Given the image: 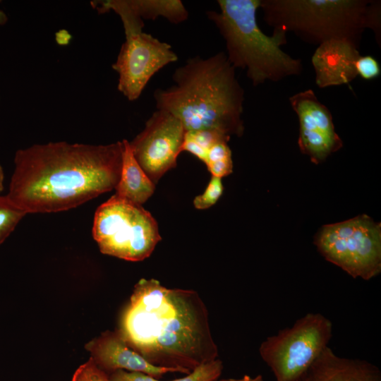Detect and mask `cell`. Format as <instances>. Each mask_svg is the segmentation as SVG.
<instances>
[{
    "mask_svg": "<svg viewBox=\"0 0 381 381\" xmlns=\"http://www.w3.org/2000/svg\"><path fill=\"white\" fill-rule=\"evenodd\" d=\"M4 171H3L2 167L0 164V193L4 189Z\"/></svg>",
    "mask_w": 381,
    "mask_h": 381,
    "instance_id": "obj_26",
    "label": "cell"
},
{
    "mask_svg": "<svg viewBox=\"0 0 381 381\" xmlns=\"http://www.w3.org/2000/svg\"><path fill=\"white\" fill-rule=\"evenodd\" d=\"M7 21V16L0 10V25H4Z\"/></svg>",
    "mask_w": 381,
    "mask_h": 381,
    "instance_id": "obj_27",
    "label": "cell"
},
{
    "mask_svg": "<svg viewBox=\"0 0 381 381\" xmlns=\"http://www.w3.org/2000/svg\"><path fill=\"white\" fill-rule=\"evenodd\" d=\"M128 7L143 20L162 17L175 24L188 19V12L180 0H125Z\"/></svg>",
    "mask_w": 381,
    "mask_h": 381,
    "instance_id": "obj_16",
    "label": "cell"
},
{
    "mask_svg": "<svg viewBox=\"0 0 381 381\" xmlns=\"http://www.w3.org/2000/svg\"><path fill=\"white\" fill-rule=\"evenodd\" d=\"M123 143L66 142L18 150L7 198L26 213L66 211L117 185Z\"/></svg>",
    "mask_w": 381,
    "mask_h": 381,
    "instance_id": "obj_1",
    "label": "cell"
},
{
    "mask_svg": "<svg viewBox=\"0 0 381 381\" xmlns=\"http://www.w3.org/2000/svg\"><path fill=\"white\" fill-rule=\"evenodd\" d=\"M71 381H110L107 373L101 370L90 357L73 373Z\"/></svg>",
    "mask_w": 381,
    "mask_h": 381,
    "instance_id": "obj_22",
    "label": "cell"
},
{
    "mask_svg": "<svg viewBox=\"0 0 381 381\" xmlns=\"http://www.w3.org/2000/svg\"><path fill=\"white\" fill-rule=\"evenodd\" d=\"M289 101L298 119V147L313 162H322L343 146L329 109L320 102L313 90L298 92Z\"/></svg>",
    "mask_w": 381,
    "mask_h": 381,
    "instance_id": "obj_11",
    "label": "cell"
},
{
    "mask_svg": "<svg viewBox=\"0 0 381 381\" xmlns=\"http://www.w3.org/2000/svg\"><path fill=\"white\" fill-rule=\"evenodd\" d=\"M185 134V128L178 118L169 111L157 109L144 129L129 142L135 160L155 185L176 166Z\"/></svg>",
    "mask_w": 381,
    "mask_h": 381,
    "instance_id": "obj_10",
    "label": "cell"
},
{
    "mask_svg": "<svg viewBox=\"0 0 381 381\" xmlns=\"http://www.w3.org/2000/svg\"><path fill=\"white\" fill-rule=\"evenodd\" d=\"M355 68L358 75L365 80H372L380 76L381 73L378 61L372 56H361L357 59Z\"/></svg>",
    "mask_w": 381,
    "mask_h": 381,
    "instance_id": "obj_23",
    "label": "cell"
},
{
    "mask_svg": "<svg viewBox=\"0 0 381 381\" xmlns=\"http://www.w3.org/2000/svg\"><path fill=\"white\" fill-rule=\"evenodd\" d=\"M92 236L103 254L133 262L148 258L161 240L152 214L115 194L95 211Z\"/></svg>",
    "mask_w": 381,
    "mask_h": 381,
    "instance_id": "obj_6",
    "label": "cell"
},
{
    "mask_svg": "<svg viewBox=\"0 0 381 381\" xmlns=\"http://www.w3.org/2000/svg\"><path fill=\"white\" fill-rule=\"evenodd\" d=\"M231 138L214 130L202 129L186 131L182 151H187L204 163L210 149L217 142L229 141Z\"/></svg>",
    "mask_w": 381,
    "mask_h": 381,
    "instance_id": "obj_17",
    "label": "cell"
},
{
    "mask_svg": "<svg viewBox=\"0 0 381 381\" xmlns=\"http://www.w3.org/2000/svg\"><path fill=\"white\" fill-rule=\"evenodd\" d=\"M219 381H263V379L261 375H258L255 377H251L246 375L240 378H226L222 379Z\"/></svg>",
    "mask_w": 381,
    "mask_h": 381,
    "instance_id": "obj_25",
    "label": "cell"
},
{
    "mask_svg": "<svg viewBox=\"0 0 381 381\" xmlns=\"http://www.w3.org/2000/svg\"><path fill=\"white\" fill-rule=\"evenodd\" d=\"M260 4L261 0H218L219 11L207 12L224 40L229 61L235 68L246 70L253 86L303 71L301 60L281 49L287 42L286 33L274 30L268 36L260 28L256 12Z\"/></svg>",
    "mask_w": 381,
    "mask_h": 381,
    "instance_id": "obj_4",
    "label": "cell"
},
{
    "mask_svg": "<svg viewBox=\"0 0 381 381\" xmlns=\"http://www.w3.org/2000/svg\"><path fill=\"white\" fill-rule=\"evenodd\" d=\"M314 243L326 260L353 278L369 280L381 272V225L365 214L323 226Z\"/></svg>",
    "mask_w": 381,
    "mask_h": 381,
    "instance_id": "obj_7",
    "label": "cell"
},
{
    "mask_svg": "<svg viewBox=\"0 0 381 381\" xmlns=\"http://www.w3.org/2000/svg\"><path fill=\"white\" fill-rule=\"evenodd\" d=\"M122 141V166L119 182L114 188L115 195L142 205L153 194L155 185L135 160L129 141Z\"/></svg>",
    "mask_w": 381,
    "mask_h": 381,
    "instance_id": "obj_15",
    "label": "cell"
},
{
    "mask_svg": "<svg viewBox=\"0 0 381 381\" xmlns=\"http://www.w3.org/2000/svg\"><path fill=\"white\" fill-rule=\"evenodd\" d=\"M110 381H161L147 374L118 370L109 375Z\"/></svg>",
    "mask_w": 381,
    "mask_h": 381,
    "instance_id": "obj_24",
    "label": "cell"
},
{
    "mask_svg": "<svg viewBox=\"0 0 381 381\" xmlns=\"http://www.w3.org/2000/svg\"><path fill=\"white\" fill-rule=\"evenodd\" d=\"M360 55L358 46L348 40L321 43L311 58L315 84L325 88L351 83L358 76L355 64Z\"/></svg>",
    "mask_w": 381,
    "mask_h": 381,
    "instance_id": "obj_13",
    "label": "cell"
},
{
    "mask_svg": "<svg viewBox=\"0 0 381 381\" xmlns=\"http://www.w3.org/2000/svg\"><path fill=\"white\" fill-rule=\"evenodd\" d=\"M223 190L222 179L212 176L204 193L195 198L193 200L195 207L198 210L210 207L217 202Z\"/></svg>",
    "mask_w": 381,
    "mask_h": 381,
    "instance_id": "obj_21",
    "label": "cell"
},
{
    "mask_svg": "<svg viewBox=\"0 0 381 381\" xmlns=\"http://www.w3.org/2000/svg\"><path fill=\"white\" fill-rule=\"evenodd\" d=\"M26 214L13 204L6 195L0 196V245L14 231Z\"/></svg>",
    "mask_w": 381,
    "mask_h": 381,
    "instance_id": "obj_19",
    "label": "cell"
},
{
    "mask_svg": "<svg viewBox=\"0 0 381 381\" xmlns=\"http://www.w3.org/2000/svg\"><path fill=\"white\" fill-rule=\"evenodd\" d=\"M297 381H381V373L368 361L340 357L327 346Z\"/></svg>",
    "mask_w": 381,
    "mask_h": 381,
    "instance_id": "obj_14",
    "label": "cell"
},
{
    "mask_svg": "<svg viewBox=\"0 0 381 381\" xmlns=\"http://www.w3.org/2000/svg\"><path fill=\"white\" fill-rule=\"evenodd\" d=\"M118 331L151 364L186 375L218 356L208 311L198 294L169 289L154 279L135 285Z\"/></svg>",
    "mask_w": 381,
    "mask_h": 381,
    "instance_id": "obj_2",
    "label": "cell"
},
{
    "mask_svg": "<svg viewBox=\"0 0 381 381\" xmlns=\"http://www.w3.org/2000/svg\"><path fill=\"white\" fill-rule=\"evenodd\" d=\"M172 79L171 86L155 91L157 109L178 118L186 131L210 129L230 138L243 134L244 90L224 52L188 59Z\"/></svg>",
    "mask_w": 381,
    "mask_h": 381,
    "instance_id": "obj_3",
    "label": "cell"
},
{
    "mask_svg": "<svg viewBox=\"0 0 381 381\" xmlns=\"http://www.w3.org/2000/svg\"><path fill=\"white\" fill-rule=\"evenodd\" d=\"M205 164L213 176L222 179L230 174L233 171V162L228 141L215 143L210 149Z\"/></svg>",
    "mask_w": 381,
    "mask_h": 381,
    "instance_id": "obj_18",
    "label": "cell"
},
{
    "mask_svg": "<svg viewBox=\"0 0 381 381\" xmlns=\"http://www.w3.org/2000/svg\"><path fill=\"white\" fill-rule=\"evenodd\" d=\"M332 336V322L320 313H310L267 337L259 353L277 381H297L328 346Z\"/></svg>",
    "mask_w": 381,
    "mask_h": 381,
    "instance_id": "obj_8",
    "label": "cell"
},
{
    "mask_svg": "<svg viewBox=\"0 0 381 381\" xmlns=\"http://www.w3.org/2000/svg\"><path fill=\"white\" fill-rule=\"evenodd\" d=\"M90 358L108 375L117 370L140 372L159 379L166 373L183 372L174 368L154 365L132 349L119 331H105L85 345Z\"/></svg>",
    "mask_w": 381,
    "mask_h": 381,
    "instance_id": "obj_12",
    "label": "cell"
},
{
    "mask_svg": "<svg viewBox=\"0 0 381 381\" xmlns=\"http://www.w3.org/2000/svg\"><path fill=\"white\" fill-rule=\"evenodd\" d=\"M222 370V361L217 358L199 365L183 377L171 381H216Z\"/></svg>",
    "mask_w": 381,
    "mask_h": 381,
    "instance_id": "obj_20",
    "label": "cell"
},
{
    "mask_svg": "<svg viewBox=\"0 0 381 381\" xmlns=\"http://www.w3.org/2000/svg\"><path fill=\"white\" fill-rule=\"evenodd\" d=\"M380 1L375 0H261L265 22L318 46L332 39L358 46L367 28L380 46Z\"/></svg>",
    "mask_w": 381,
    "mask_h": 381,
    "instance_id": "obj_5",
    "label": "cell"
},
{
    "mask_svg": "<svg viewBox=\"0 0 381 381\" xmlns=\"http://www.w3.org/2000/svg\"><path fill=\"white\" fill-rule=\"evenodd\" d=\"M115 13L123 23L126 40L113 69L119 74L118 90L129 101L139 98L150 78L165 66L178 60L169 44L144 32L143 20L126 6Z\"/></svg>",
    "mask_w": 381,
    "mask_h": 381,
    "instance_id": "obj_9",
    "label": "cell"
}]
</instances>
